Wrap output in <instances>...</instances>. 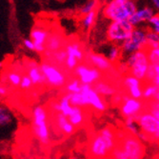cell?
Segmentation results:
<instances>
[{"label": "cell", "instance_id": "cell-45", "mask_svg": "<svg viewBox=\"0 0 159 159\" xmlns=\"http://www.w3.org/2000/svg\"><path fill=\"white\" fill-rule=\"evenodd\" d=\"M3 68V62H0V70Z\"/></svg>", "mask_w": 159, "mask_h": 159}, {"label": "cell", "instance_id": "cell-8", "mask_svg": "<svg viewBox=\"0 0 159 159\" xmlns=\"http://www.w3.org/2000/svg\"><path fill=\"white\" fill-rule=\"evenodd\" d=\"M42 74L44 75L46 84L52 88H62L67 84L66 74L57 65L50 62H44L40 65Z\"/></svg>", "mask_w": 159, "mask_h": 159}, {"label": "cell", "instance_id": "cell-40", "mask_svg": "<svg viewBox=\"0 0 159 159\" xmlns=\"http://www.w3.org/2000/svg\"><path fill=\"white\" fill-rule=\"evenodd\" d=\"M150 6L155 11V12H159V0H148Z\"/></svg>", "mask_w": 159, "mask_h": 159}, {"label": "cell", "instance_id": "cell-29", "mask_svg": "<svg viewBox=\"0 0 159 159\" xmlns=\"http://www.w3.org/2000/svg\"><path fill=\"white\" fill-rule=\"evenodd\" d=\"M99 7V0H88L79 9L80 16H86L92 11H96Z\"/></svg>", "mask_w": 159, "mask_h": 159}, {"label": "cell", "instance_id": "cell-4", "mask_svg": "<svg viewBox=\"0 0 159 159\" xmlns=\"http://www.w3.org/2000/svg\"><path fill=\"white\" fill-rule=\"evenodd\" d=\"M124 64L127 67L129 75L146 82L150 70V60L147 50H142L126 56Z\"/></svg>", "mask_w": 159, "mask_h": 159}, {"label": "cell", "instance_id": "cell-36", "mask_svg": "<svg viewBox=\"0 0 159 159\" xmlns=\"http://www.w3.org/2000/svg\"><path fill=\"white\" fill-rule=\"evenodd\" d=\"M146 27L148 30L159 34V12H155V14L151 18Z\"/></svg>", "mask_w": 159, "mask_h": 159}, {"label": "cell", "instance_id": "cell-1", "mask_svg": "<svg viewBox=\"0 0 159 159\" xmlns=\"http://www.w3.org/2000/svg\"><path fill=\"white\" fill-rule=\"evenodd\" d=\"M116 142V131L110 126H106L91 137L87 152L91 159H110Z\"/></svg>", "mask_w": 159, "mask_h": 159}, {"label": "cell", "instance_id": "cell-9", "mask_svg": "<svg viewBox=\"0 0 159 159\" xmlns=\"http://www.w3.org/2000/svg\"><path fill=\"white\" fill-rule=\"evenodd\" d=\"M84 108H91L97 112H104L108 106L104 98L99 95L93 86L83 85L81 90Z\"/></svg>", "mask_w": 159, "mask_h": 159}, {"label": "cell", "instance_id": "cell-46", "mask_svg": "<svg viewBox=\"0 0 159 159\" xmlns=\"http://www.w3.org/2000/svg\"><path fill=\"white\" fill-rule=\"evenodd\" d=\"M124 1H132V2H135L136 0H124Z\"/></svg>", "mask_w": 159, "mask_h": 159}, {"label": "cell", "instance_id": "cell-41", "mask_svg": "<svg viewBox=\"0 0 159 159\" xmlns=\"http://www.w3.org/2000/svg\"><path fill=\"white\" fill-rule=\"evenodd\" d=\"M8 93V89L5 86L0 85V96H5Z\"/></svg>", "mask_w": 159, "mask_h": 159}, {"label": "cell", "instance_id": "cell-3", "mask_svg": "<svg viewBox=\"0 0 159 159\" xmlns=\"http://www.w3.org/2000/svg\"><path fill=\"white\" fill-rule=\"evenodd\" d=\"M136 2L124 1V0H110L102 9L103 16L114 21H129L137 9Z\"/></svg>", "mask_w": 159, "mask_h": 159}, {"label": "cell", "instance_id": "cell-33", "mask_svg": "<svg viewBox=\"0 0 159 159\" xmlns=\"http://www.w3.org/2000/svg\"><path fill=\"white\" fill-rule=\"evenodd\" d=\"M157 47H159V34L148 30L147 31V50L154 49Z\"/></svg>", "mask_w": 159, "mask_h": 159}, {"label": "cell", "instance_id": "cell-35", "mask_svg": "<svg viewBox=\"0 0 159 159\" xmlns=\"http://www.w3.org/2000/svg\"><path fill=\"white\" fill-rule=\"evenodd\" d=\"M145 104H146L145 111H149L153 116L159 119V101L152 100V101H150V102H145Z\"/></svg>", "mask_w": 159, "mask_h": 159}, {"label": "cell", "instance_id": "cell-32", "mask_svg": "<svg viewBox=\"0 0 159 159\" xmlns=\"http://www.w3.org/2000/svg\"><path fill=\"white\" fill-rule=\"evenodd\" d=\"M23 75L17 70H11L7 74V81L12 87H19Z\"/></svg>", "mask_w": 159, "mask_h": 159}, {"label": "cell", "instance_id": "cell-16", "mask_svg": "<svg viewBox=\"0 0 159 159\" xmlns=\"http://www.w3.org/2000/svg\"><path fill=\"white\" fill-rule=\"evenodd\" d=\"M50 34H51L45 27L40 25H36L35 27H34L31 32V39L34 44L35 52L39 53L46 52V46Z\"/></svg>", "mask_w": 159, "mask_h": 159}, {"label": "cell", "instance_id": "cell-7", "mask_svg": "<svg viewBox=\"0 0 159 159\" xmlns=\"http://www.w3.org/2000/svg\"><path fill=\"white\" fill-rule=\"evenodd\" d=\"M147 27L134 28V30L123 44L120 46L123 56H128L136 52L147 50Z\"/></svg>", "mask_w": 159, "mask_h": 159}, {"label": "cell", "instance_id": "cell-12", "mask_svg": "<svg viewBox=\"0 0 159 159\" xmlns=\"http://www.w3.org/2000/svg\"><path fill=\"white\" fill-rule=\"evenodd\" d=\"M135 120L140 129V132L146 135L148 140H151V138L159 131V119L147 111H143Z\"/></svg>", "mask_w": 159, "mask_h": 159}, {"label": "cell", "instance_id": "cell-22", "mask_svg": "<svg viewBox=\"0 0 159 159\" xmlns=\"http://www.w3.org/2000/svg\"><path fill=\"white\" fill-rule=\"evenodd\" d=\"M93 87V89L96 91V93L99 95L102 96L103 98H105V97H111L112 98L115 94L118 93L116 88H115V87L112 84H111L110 82L104 80L103 78L99 81H97Z\"/></svg>", "mask_w": 159, "mask_h": 159}, {"label": "cell", "instance_id": "cell-31", "mask_svg": "<svg viewBox=\"0 0 159 159\" xmlns=\"http://www.w3.org/2000/svg\"><path fill=\"white\" fill-rule=\"evenodd\" d=\"M124 124H125V129L128 133L132 134L137 137L140 135L141 132H140V129L137 125L135 118H127V119H125Z\"/></svg>", "mask_w": 159, "mask_h": 159}, {"label": "cell", "instance_id": "cell-6", "mask_svg": "<svg viewBox=\"0 0 159 159\" xmlns=\"http://www.w3.org/2000/svg\"><path fill=\"white\" fill-rule=\"evenodd\" d=\"M134 30V27L129 21L110 22L106 30V39L110 44L121 46L129 38Z\"/></svg>", "mask_w": 159, "mask_h": 159}, {"label": "cell", "instance_id": "cell-19", "mask_svg": "<svg viewBox=\"0 0 159 159\" xmlns=\"http://www.w3.org/2000/svg\"><path fill=\"white\" fill-rule=\"evenodd\" d=\"M54 125L62 134L67 136L71 135L75 131V127L70 122L69 118L61 113L54 114Z\"/></svg>", "mask_w": 159, "mask_h": 159}, {"label": "cell", "instance_id": "cell-42", "mask_svg": "<svg viewBox=\"0 0 159 159\" xmlns=\"http://www.w3.org/2000/svg\"><path fill=\"white\" fill-rule=\"evenodd\" d=\"M151 83L154 84V85L157 87V88H159V75H156L152 78V80Z\"/></svg>", "mask_w": 159, "mask_h": 159}, {"label": "cell", "instance_id": "cell-10", "mask_svg": "<svg viewBox=\"0 0 159 159\" xmlns=\"http://www.w3.org/2000/svg\"><path fill=\"white\" fill-rule=\"evenodd\" d=\"M75 78H77L82 85L93 86L97 81L101 80L103 74L94 67L91 66L87 62L80 63L74 71Z\"/></svg>", "mask_w": 159, "mask_h": 159}, {"label": "cell", "instance_id": "cell-34", "mask_svg": "<svg viewBox=\"0 0 159 159\" xmlns=\"http://www.w3.org/2000/svg\"><path fill=\"white\" fill-rule=\"evenodd\" d=\"M50 53H52V61L53 60V64H55L57 66L64 65L65 60L67 58V52H66L65 49H60L54 52H50Z\"/></svg>", "mask_w": 159, "mask_h": 159}, {"label": "cell", "instance_id": "cell-25", "mask_svg": "<svg viewBox=\"0 0 159 159\" xmlns=\"http://www.w3.org/2000/svg\"><path fill=\"white\" fill-rule=\"evenodd\" d=\"M105 56L109 59V61L111 63H112V64H115V63L119 62L120 59L123 57L120 46L114 45V44H111L109 46V48L107 49Z\"/></svg>", "mask_w": 159, "mask_h": 159}, {"label": "cell", "instance_id": "cell-23", "mask_svg": "<svg viewBox=\"0 0 159 159\" xmlns=\"http://www.w3.org/2000/svg\"><path fill=\"white\" fill-rule=\"evenodd\" d=\"M68 118H69L70 122L73 124L75 128L81 127L86 121L85 112H84L83 109L80 107H75V106H74L73 111H71V113L69 115Z\"/></svg>", "mask_w": 159, "mask_h": 159}, {"label": "cell", "instance_id": "cell-24", "mask_svg": "<svg viewBox=\"0 0 159 159\" xmlns=\"http://www.w3.org/2000/svg\"><path fill=\"white\" fill-rule=\"evenodd\" d=\"M62 45H63V38L61 37V35L57 33L51 34L47 42L46 51H48V52H54L62 49Z\"/></svg>", "mask_w": 159, "mask_h": 159}, {"label": "cell", "instance_id": "cell-13", "mask_svg": "<svg viewBox=\"0 0 159 159\" xmlns=\"http://www.w3.org/2000/svg\"><path fill=\"white\" fill-rule=\"evenodd\" d=\"M122 84L126 91V94L134 99L143 100V87L145 82L128 74L123 78Z\"/></svg>", "mask_w": 159, "mask_h": 159}, {"label": "cell", "instance_id": "cell-47", "mask_svg": "<svg viewBox=\"0 0 159 159\" xmlns=\"http://www.w3.org/2000/svg\"><path fill=\"white\" fill-rule=\"evenodd\" d=\"M70 159H76V158H70Z\"/></svg>", "mask_w": 159, "mask_h": 159}, {"label": "cell", "instance_id": "cell-44", "mask_svg": "<svg viewBox=\"0 0 159 159\" xmlns=\"http://www.w3.org/2000/svg\"><path fill=\"white\" fill-rule=\"evenodd\" d=\"M154 100H156V101H159V88H158V91H157V93H156V96H155Z\"/></svg>", "mask_w": 159, "mask_h": 159}, {"label": "cell", "instance_id": "cell-28", "mask_svg": "<svg viewBox=\"0 0 159 159\" xmlns=\"http://www.w3.org/2000/svg\"><path fill=\"white\" fill-rule=\"evenodd\" d=\"M96 18H97V11H92L88 14H86V16H83L81 19V26L84 29V31H90L95 24Z\"/></svg>", "mask_w": 159, "mask_h": 159}, {"label": "cell", "instance_id": "cell-38", "mask_svg": "<svg viewBox=\"0 0 159 159\" xmlns=\"http://www.w3.org/2000/svg\"><path fill=\"white\" fill-rule=\"evenodd\" d=\"M34 86L31 78L29 77L27 75H23L22 76V79H21V83H20V88L22 90H29V89H31L32 87Z\"/></svg>", "mask_w": 159, "mask_h": 159}, {"label": "cell", "instance_id": "cell-39", "mask_svg": "<svg viewBox=\"0 0 159 159\" xmlns=\"http://www.w3.org/2000/svg\"><path fill=\"white\" fill-rule=\"evenodd\" d=\"M23 46L24 48H26L29 51H35V47L34 42L31 38H26L23 40Z\"/></svg>", "mask_w": 159, "mask_h": 159}, {"label": "cell", "instance_id": "cell-20", "mask_svg": "<svg viewBox=\"0 0 159 159\" xmlns=\"http://www.w3.org/2000/svg\"><path fill=\"white\" fill-rule=\"evenodd\" d=\"M29 77L31 78L34 86H43L46 84L44 75L42 74L41 68L35 62H30L27 67V74Z\"/></svg>", "mask_w": 159, "mask_h": 159}, {"label": "cell", "instance_id": "cell-17", "mask_svg": "<svg viewBox=\"0 0 159 159\" xmlns=\"http://www.w3.org/2000/svg\"><path fill=\"white\" fill-rule=\"evenodd\" d=\"M150 60V70L145 83H151L152 78L159 75V47L147 50Z\"/></svg>", "mask_w": 159, "mask_h": 159}, {"label": "cell", "instance_id": "cell-30", "mask_svg": "<svg viewBox=\"0 0 159 159\" xmlns=\"http://www.w3.org/2000/svg\"><path fill=\"white\" fill-rule=\"evenodd\" d=\"M82 84L80 83V81L77 78H73L67 82V84L65 85V91L66 93H70V94H73V93H81L82 90Z\"/></svg>", "mask_w": 159, "mask_h": 159}, {"label": "cell", "instance_id": "cell-15", "mask_svg": "<svg viewBox=\"0 0 159 159\" xmlns=\"http://www.w3.org/2000/svg\"><path fill=\"white\" fill-rule=\"evenodd\" d=\"M154 14L155 11L152 9V7L150 5H143L141 7H137L136 11L129 21L134 28L146 27Z\"/></svg>", "mask_w": 159, "mask_h": 159}, {"label": "cell", "instance_id": "cell-5", "mask_svg": "<svg viewBox=\"0 0 159 159\" xmlns=\"http://www.w3.org/2000/svg\"><path fill=\"white\" fill-rule=\"evenodd\" d=\"M33 131L42 145H48L51 139L49 112L43 106H35L32 111Z\"/></svg>", "mask_w": 159, "mask_h": 159}, {"label": "cell", "instance_id": "cell-18", "mask_svg": "<svg viewBox=\"0 0 159 159\" xmlns=\"http://www.w3.org/2000/svg\"><path fill=\"white\" fill-rule=\"evenodd\" d=\"M65 51L68 56H71L77 59L79 63H83L86 60V52L82 47V45L76 40H70L67 42L65 46Z\"/></svg>", "mask_w": 159, "mask_h": 159}, {"label": "cell", "instance_id": "cell-14", "mask_svg": "<svg viewBox=\"0 0 159 159\" xmlns=\"http://www.w3.org/2000/svg\"><path fill=\"white\" fill-rule=\"evenodd\" d=\"M85 62L97 69L103 75L112 71L114 68L113 64L109 61V59L104 54L97 53V52H87Z\"/></svg>", "mask_w": 159, "mask_h": 159}, {"label": "cell", "instance_id": "cell-26", "mask_svg": "<svg viewBox=\"0 0 159 159\" xmlns=\"http://www.w3.org/2000/svg\"><path fill=\"white\" fill-rule=\"evenodd\" d=\"M158 88L152 83H145L143 87V101L144 102H150L154 100Z\"/></svg>", "mask_w": 159, "mask_h": 159}, {"label": "cell", "instance_id": "cell-43", "mask_svg": "<svg viewBox=\"0 0 159 159\" xmlns=\"http://www.w3.org/2000/svg\"><path fill=\"white\" fill-rule=\"evenodd\" d=\"M151 140L153 141V142H155V143H158V144H159V131L151 138Z\"/></svg>", "mask_w": 159, "mask_h": 159}, {"label": "cell", "instance_id": "cell-2", "mask_svg": "<svg viewBox=\"0 0 159 159\" xmlns=\"http://www.w3.org/2000/svg\"><path fill=\"white\" fill-rule=\"evenodd\" d=\"M145 145L137 136L124 133H117V142L110 159H144Z\"/></svg>", "mask_w": 159, "mask_h": 159}, {"label": "cell", "instance_id": "cell-27", "mask_svg": "<svg viewBox=\"0 0 159 159\" xmlns=\"http://www.w3.org/2000/svg\"><path fill=\"white\" fill-rule=\"evenodd\" d=\"M12 122L13 114L11 110L4 105H0V127L9 126Z\"/></svg>", "mask_w": 159, "mask_h": 159}, {"label": "cell", "instance_id": "cell-37", "mask_svg": "<svg viewBox=\"0 0 159 159\" xmlns=\"http://www.w3.org/2000/svg\"><path fill=\"white\" fill-rule=\"evenodd\" d=\"M69 94V97H70V104L73 106H75V107H80V108H84V105H83V98H82V95L81 93H73V94Z\"/></svg>", "mask_w": 159, "mask_h": 159}, {"label": "cell", "instance_id": "cell-21", "mask_svg": "<svg viewBox=\"0 0 159 159\" xmlns=\"http://www.w3.org/2000/svg\"><path fill=\"white\" fill-rule=\"evenodd\" d=\"M51 107L54 111L55 113H61L65 115L66 117H69V115L71 113V111H73V108H74V106L70 104L68 93L61 96L58 101L53 102Z\"/></svg>", "mask_w": 159, "mask_h": 159}, {"label": "cell", "instance_id": "cell-11", "mask_svg": "<svg viewBox=\"0 0 159 159\" xmlns=\"http://www.w3.org/2000/svg\"><path fill=\"white\" fill-rule=\"evenodd\" d=\"M120 112L125 118H136L138 115L145 111L146 104L143 100L134 99L128 94H122V101L120 103Z\"/></svg>", "mask_w": 159, "mask_h": 159}]
</instances>
